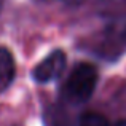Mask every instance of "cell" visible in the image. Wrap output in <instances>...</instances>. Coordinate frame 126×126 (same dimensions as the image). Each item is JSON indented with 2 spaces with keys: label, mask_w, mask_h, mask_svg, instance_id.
I'll list each match as a JSON object with an SVG mask.
<instances>
[{
  "label": "cell",
  "mask_w": 126,
  "mask_h": 126,
  "mask_svg": "<svg viewBox=\"0 0 126 126\" xmlns=\"http://www.w3.org/2000/svg\"><path fill=\"white\" fill-rule=\"evenodd\" d=\"M97 85V70L89 62H80L74 67L62 86L61 96L67 104L80 105L93 96Z\"/></svg>",
  "instance_id": "obj_1"
},
{
  "label": "cell",
  "mask_w": 126,
  "mask_h": 126,
  "mask_svg": "<svg viewBox=\"0 0 126 126\" xmlns=\"http://www.w3.org/2000/svg\"><path fill=\"white\" fill-rule=\"evenodd\" d=\"M67 64V56L64 51L56 49V51L49 53L45 59H42L32 70V78L37 83H48V81L56 80L61 77L62 72Z\"/></svg>",
  "instance_id": "obj_2"
},
{
  "label": "cell",
  "mask_w": 126,
  "mask_h": 126,
  "mask_svg": "<svg viewBox=\"0 0 126 126\" xmlns=\"http://www.w3.org/2000/svg\"><path fill=\"white\" fill-rule=\"evenodd\" d=\"M16 75V65L13 54L8 48L0 46V93H3L13 83Z\"/></svg>",
  "instance_id": "obj_3"
},
{
  "label": "cell",
  "mask_w": 126,
  "mask_h": 126,
  "mask_svg": "<svg viewBox=\"0 0 126 126\" xmlns=\"http://www.w3.org/2000/svg\"><path fill=\"white\" fill-rule=\"evenodd\" d=\"M43 121L45 126H72L69 113L58 105H51L46 109L43 113Z\"/></svg>",
  "instance_id": "obj_4"
},
{
  "label": "cell",
  "mask_w": 126,
  "mask_h": 126,
  "mask_svg": "<svg viewBox=\"0 0 126 126\" xmlns=\"http://www.w3.org/2000/svg\"><path fill=\"white\" fill-rule=\"evenodd\" d=\"M78 126H110V123L102 113L88 110L81 113L80 120H78Z\"/></svg>",
  "instance_id": "obj_5"
},
{
  "label": "cell",
  "mask_w": 126,
  "mask_h": 126,
  "mask_svg": "<svg viewBox=\"0 0 126 126\" xmlns=\"http://www.w3.org/2000/svg\"><path fill=\"white\" fill-rule=\"evenodd\" d=\"M117 126H126V120H121V121H118Z\"/></svg>",
  "instance_id": "obj_6"
},
{
  "label": "cell",
  "mask_w": 126,
  "mask_h": 126,
  "mask_svg": "<svg viewBox=\"0 0 126 126\" xmlns=\"http://www.w3.org/2000/svg\"><path fill=\"white\" fill-rule=\"evenodd\" d=\"M2 5H3V0H0V10H2Z\"/></svg>",
  "instance_id": "obj_7"
}]
</instances>
